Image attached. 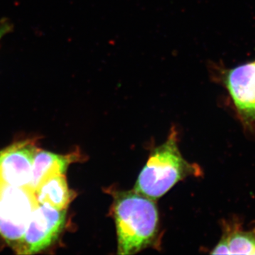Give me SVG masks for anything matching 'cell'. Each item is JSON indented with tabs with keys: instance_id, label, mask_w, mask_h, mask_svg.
Returning <instances> with one entry per match:
<instances>
[{
	"instance_id": "6da1fadb",
	"label": "cell",
	"mask_w": 255,
	"mask_h": 255,
	"mask_svg": "<svg viewBox=\"0 0 255 255\" xmlns=\"http://www.w3.org/2000/svg\"><path fill=\"white\" fill-rule=\"evenodd\" d=\"M113 215L118 254H135L152 244L159 224L158 211L153 199L134 189L117 193Z\"/></svg>"
},
{
	"instance_id": "7a4b0ae2",
	"label": "cell",
	"mask_w": 255,
	"mask_h": 255,
	"mask_svg": "<svg viewBox=\"0 0 255 255\" xmlns=\"http://www.w3.org/2000/svg\"><path fill=\"white\" fill-rule=\"evenodd\" d=\"M199 168L182 157L177 145V135L172 130L168 138L151 152L139 174L134 190L152 199L163 196L179 181L198 175Z\"/></svg>"
},
{
	"instance_id": "3957f363",
	"label": "cell",
	"mask_w": 255,
	"mask_h": 255,
	"mask_svg": "<svg viewBox=\"0 0 255 255\" xmlns=\"http://www.w3.org/2000/svg\"><path fill=\"white\" fill-rule=\"evenodd\" d=\"M38 205L34 191L0 181V236L16 251L32 212Z\"/></svg>"
},
{
	"instance_id": "277c9868",
	"label": "cell",
	"mask_w": 255,
	"mask_h": 255,
	"mask_svg": "<svg viewBox=\"0 0 255 255\" xmlns=\"http://www.w3.org/2000/svg\"><path fill=\"white\" fill-rule=\"evenodd\" d=\"M66 213V210L38 204L32 212L27 228L16 249L18 254H36L54 244L65 226Z\"/></svg>"
},
{
	"instance_id": "5b68a950",
	"label": "cell",
	"mask_w": 255,
	"mask_h": 255,
	"mask_svg": "<svg viewBox=\"0 0 255 255\" xmlns=\"http://www.w3.org/2000/svg\"><path fill=\"white\" fill-rule=\"evenodd\" d=\"M240 117L246 123L255 122V60L220 74Z\"/></svg>"
},
{
	"instance_id": "8992f818",
	"label": "cell",
	"mask_w": 255,
	"mask_h": 255,
	"mask_svg": "<svg viewBox=\"0 0 255 255\" xmlns=\"http://www.w3.org/2000/svg\"><path fill=\"white\" fill-rule=\"evenodd\" d=\"M38 149L33 142H16L0 151V181L14 187L30 188L33 159Z\"/></svg>"
},
{
	"instance_id": "52a82bcc",
	"label": "cell",
	"mask_w": 255,
	"mask_h": 255,
	"mask_svg": "<svg viewBox=\"0 0 255 255\" xmlns=\"http://www.w3.org/2000/svg\"><path fill=\"white\" fill-rule=\"evenodd\" d=\"M78 159L76 153L63 155L48 151H38L33 159L31 189L35 192L48 178L65 174L69 165Z\"/></svg>"
},
{
	"instance_id": "ba28073f",
	"label": "cell",
	"mask_w": 255,
	"mask_h": 255,
	"mask_svg": "<svg viewBox=\"0 0 255 255\" xmlns=\"http://www.w3.org/2000/svg\"><path fill=\"white\" fill-rule=\"evenodd\" d=\"M35 194L38 204H48L58 210H67L74 199L65 174L48 178L35 191Z\"/></svg>"
},
{
	"instance_id": "9c48e42d",
	"label": "cell",
	"mask_w": 255,
	"mask_h": 255,
	"mask_svg": "<svg viewBox=\"0 0 255 255\" xmlns=\"http://www.w3.org/2000/svg\"><path fill=\"white\" fill-rule=\"evenodd\" d=\"M231 255H255V232L233 230L225 233Z\"/></svg>"
},
{
	"instance_id": "30bf717a",
	"label": "cell",
	"mask_w": 255,
	"mask_h": 255,
	"mask_svg": "<svg viewBox=\"0 0 255 255\" xmlns=\"http://www.w3.org/2000/svg\"><path fill=\"white\" fill-rule=\"evenodd\" d=\"M211 254L212 255H231L229 246L226 236L223 235L221 241L218 243L217 246L215 247Z\"/></svg>"
},
{
	"instance_id": "8fae6325",
	"label": "cell",
	"mask_w": 255,
	"mask_h": 255,
	"mask_svg": "<svg viewBox=\"0 0 255 255\" xmlns=\"http://www.w3.org/2000/svg\"><path fill=\"white\" fill-rule=\"evenodd\" d=\"M13 28L14 26L9 20L3 18L0 21V42L4 36L13 31Z\"/></svg>"
}]
</instances>
